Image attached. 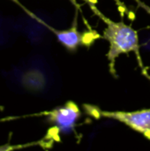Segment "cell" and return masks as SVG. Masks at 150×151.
I'll return each mask as SVG.
<instances>
[{
	"instance_id": "cell-5",
	"label": "cell",
	"mask_w": 150,
	"mask_h": 151,
	"mask_svg": "<svg viewBox=\"0 0 150 151\" xmlns=\"http://www.w3.org/2000/svg\"><path fill=\"white\" fill-rule=\"evenodd\" d=\"M87 1H88V2L91 3V4H95V3L97 2V0H87Z\"/></svg>"
},
{
	"instance_id": "cell-3",
	"label": "cell",
	"mask_w": 150,
	"mask_h": 151,
	"mask_svg": "<svg viewBox=\"0 0 150 151\" xmlns=\"http://www.w3.org/2000/svg\"><path fill=\"white\" fill-rule=\"evenodd\" d=\"M80 117L79 107L73 102H68L64 106L55 109L49 115L50 121L62 134H69L73 131Z\"/></svg>"
},
{
	"instance_id": "cell-6",
	"label": "cell",
	"mask_w": 150,
	"mask_h": 151,
	"mask_svg": "<svg viewBox=\"0 0 150 151\" xmlns=\"http://www.w3.org/2000/svg\"><path fill=\"white\" fill-rule=\"evenodd\" d=\"M145 136H146V137H147L148 139H149V140H150V133H149V134H148L147 135H145Z\"/></svg>"
},
{
	"instance_id": "cell-1",
	"label": "cell",
	"mask_w": 150,
	"mask_h": 151,
	"mask_svg": "<svg viewBox=\"0 0 150 151\" xmlns=\"http://www.w3.org/2000/svg\"><path fill=\"white\" fill-rule=\"evenodd\" d=\"M102 19L107 24L103 32V38L110 43V50L107 58L110 61L111 71L115 73L114 65L116 58L124 53L131 51L138 52L139 39L136 30L123 22H114L100 14Z\"/></svg>"
},
{
	"instance_id": "cell-2",
	"label": "cell",
	"mask_w": 150,
	"mask_h": 151,
	"mask_svg": "<svg viewBox=\"0 0 150 151\" xmlns=\"http://www.w3.org/2000/svg\"><path fill=\"white\" fill-rule=\"evenodd\" d=\"M101 115L120 121L144 135L150 133V109L133 112L102 111Z\"/></svg>"
},
{
	"instance_id": "cell-4",
	"label": "cell",
	"mask_w": 150,
	"mask_h": 151,
	"mask_svg": "<svg viewBox=\"0 0 150 151\" xmlns=\"http://www.w3.org/2000/svg\"><path fill=\"white\" fill-rule=\"evenodd\" d=\"M56 35L58 42L71 51L75 50L84 40L82 35L77 29V18H74L73 25L70 29L57 31Z\"/></svg>"
}]
</instances>
